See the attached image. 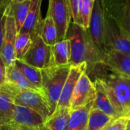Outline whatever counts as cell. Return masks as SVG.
I'll list each match as a JSON object with an SVG mask.
<instances>
[{"label": "cell", "mask_w": 130, "mask_h": 130, "mask_svg": "<svg viewBox=\"0 0 130 130\" xmlns=\"http://www.w3.org/2000/svg\"><path fill=\"white\" fill-rule=\"evenodd\" d=\"M5 75H6V66L0 55V86L5 83Z\"/></svg>", "instance_id": "4dcf8cb0"}, {"label": "cell", "mask_w": 130, "mask_h": 130, "mask_svg": "<svg viewBox=\"0 0 130 130\" xmlns=\"http://www.w3.org/2000/svg\"><path fill=\"white\" fill-rule=\"evenodd\" d=\"M11 2H12V1H13V0H11Z\"/></svg>", "instance_id": "8d00e7d4"}, {"label": "cell", "mask_w": 130, "mask_h": 130, "mask_svg": "<svg viewBox=\"0 0 130 130\" xmlns=\"http://www.w3.org/2000/svg\"><path fill=\"white\" fill-rule=\"evenodd\" d=\"M22 130H23V129H22Z\"/></svg>", "instance_id": "ab89813d"}, {"label": "cell", "mask_w": 130, "mask_h": 130, "mask_svg": "<svg viewBox=\"0 0 130 130\" xmlns=\"http://www.w3.org/2000/svg\"><path fill=\"white\" fill-rule=\"evenodd\" d=\"M86 70H87L86 62H83L76 66H71L69 73L64 84L56 108H60V107L70 108V101L74 89L81 75L84 72H85Z\"/></svg>", "instance_id": "7c38bea8"}, {"label": "cell", "mask_w": 130, "mask_h": 130, "mask_svg": "<svg viewBox=\"0 0 130 130\" xmlns=\"http://www.w3.org/2000/svg\"><path fill=\"white\" fill-rule=\"evenodd\" d=\"M94 98L95 88L94 82L85 72L81 75L74 89L70 101V110L84 107L93 102Z\"/></svg>", "instance_id": "30bf717a"}, {"label": "cell", "mask_w": 130, "mask_h": 130, "mask_svg": "<svg viewBox=\"0 0 130 130\" xmlns=\"http://www.w3.org/2000/svg\"><path fill=\"white\" fill-rule=\"evenodd\" d=\"M30 4V0H25L21 2H18L13 0L10 3V5L6 8L7 11L9 14H11L14 18L15 26L18 34L21 29L24 23V21L27 18Z\"/></svg>", "instance_id": "44dd1931"}, {"label": "cell", "mask_w": 130, "mask_h": 130, "mask_svg": "<svg viewBox=\"0 0 130 130\" xmlns=\"http://www.w3.org/2000/svg\"><path fill=\"white\" fill-rule=\"evenodd\" d=\"M5 9L6 8H3L0 9V51L2 49L4 34H5V21H6Z\"/></svg>", "instance_id": "f546056e"}, {"label": "cell", "mask_w": 130, "mask_h": 130, "mask_svg": "<svg viewBox=\"0 0 130 130\" xmlns=\"http://www.w3.org/2000/svg\"><path fill=\"white\" fill-rule=\"evenodd\" d=\"M8 6V5L6 3V2L5 0H0V9L3 8H7Z\"/></svg>", "instance_id": "d6a6232c"}, {"label": "cell", "mask_w": 130, "mask_h": 130, "mask_svg": "<svg viewBox=\"0 0 130 130\" xmlns=\"http://www.w3.org/2000/svg\"><path fill=\"white\" fill-rule=\"evenodd\" d=\"M70 43L67 38L52 46V67L69 65Z\"/></svg>", "instance_id": "ffe728a7"}, {"label": "cell", "mask_w": 130, "mask_h": 130, "mask_svg": "<svg viewBox=\"0 0 130 130\" xmlns=\"http://www.w3.org/2000/svg\"><path fill=\"white\" fill-rule=\"evenodd\" d=\"M69 1H70V0H69Z\"/></svg>", "instance_id": "f35d334b"}, {"label": "cell", "mask_w": 130, "mask_h": 130, "mask_svg": "<svg viewBox=\"0 0 130 130\" xmlns=\"http://www.w3.org/2000/svg\"><path fill=\"white\" fill-rule=\"evenodd\" d=\"M21 128H22L23 130H46L43 128V127H40V128H37V129H27V128H24V127H21Z\"/></svg>", "instance_id": "836d02e7"}, {"label": "cell", "mask_w": 130, "mask_h": 130, "mask_svg": "<svg viewBox=\"0 0 130 130\" xmlns=\"http://www.w3.org/2000/svg\"><path fill=\"white\" fill-rule=\"evenodd\" d=\"M102 130H130V117H118L113 118Z\"/></svg>", "instance_id": "83f0119b"}, {"label": "cell", "mask_w": 130, "mask_h": 130, "mask_svg": "<svg viewBox=\"0 0 130 130\" xmlns=\"http://www.w3.org/2000/svg\"><path fill=\"white\" fill-rule=\"evenodd\" d=\"M104 37L107 52L117 50L130 55V40L124 35L116 21L104 11Z\"/></svg>", "instance_id": "8992f818"}, {"label": "cell", "mask_w": 130, "mask_h": 130, "mask_svg": "<svg viewBox=\"0 0 130 130\" xmlns=\"http://www.w3.org/2000/svg\"><path fill=\"white\" fill-rule=\"evenodd\" d=\"M88 31L92 41L98 51L102 56L107 53V49L104 37V9L100 0H95L91 16Z\"/></svg>", "instance_id": "ba28073f"}, {"label": "cell", "mask_w": 130, "mask_h": 130, "mask_svg": "<svg viewBox=\"0 0 130 130\" xmlns=\"http://www.w3.org/2000/svg\"><path fill=\"white\" fill-rule=\"evenodd\" d=\"M101 63L110 70L130 78V55L111 50L104 56Z\"/></svg>", "instance_id": "5bb4252c"}, {"label": "cell", "mask_w": 130, "mask_h": 130, "mask_svg": "<svg viewBox=\"0 0 130 130\" xmlns=\"http://www.w3.org/2000/svg\"><path fill=\"white\" fill-rule=\"evenodd\" d=\"M113 118L98 109L91 110L87 130H102Z\"/></svg>", "instance_id": "cb8c5ba5"}, {"label": "cell", "mask_w": 130, "mask_h": 130, "mask_svg": "<svg viewBox=\"0 0 130 130\" xmlns=\"http://www.w3.org/2000/svg\"><path fill=\"white\" fill-rule=\"evenodd\" d=\"M44 43L49 46H54L59 42L57 28L53 18L46 14V18L42 21L39 34Z\"/></svg>", "instance_id": "7402d4cb"}, {"label": "cell", "mask_w": 130, "mask_h": 130, "mask_svg": "<svg viewBox=\"0 0 130 130\" xmlns=\"http://www.w3.org/2000/svg\"><path fill=\"white\" fill-rule=\"evenodd\" d=\"M70 67V65H66L40 69L42 91L49 103L51 114L56 109Z\"/></svg>", "instance_id": "277c9868"}, {"label": "cell", "mask_w": 130, "mask_h": 130, "mask_svg": "<svg viewBox=\"0 0 130 130\" xmlns=\"http://www.w3.org/2000/svg\"><path fill=\"white\" fill-rule=\"evenodd\" d=\"M93 82L95 88V98L92 109L100 110L113 118L118 117L119 115L115 110L110 98L101 81L98 78H94V81Z\"/></svg>", "instance_id": "9a60e30c"}, {"label": "cell", "mask_w": 130, "mask_h": 130, "mask_svg": "<svg viewBox=\"0 0 130 130\" xmlns=\"http://www.w3.org/2000/svg\"><path fill=\"white\" fill-rule=\"evenodd\" d=\"M5 83L11 85L19 88L30 89L43 93L40 89L32 85L14 65L6 67V75Z\"/></svg>", "instance_id": "d6986e66"}, {"label": "cell", "mask_w": 130, "mask_h": 130, "mask_svg": "<svg viewBox=\"0 0 130 130\" xmlns=\"http://www.w3.org/2000/svg\"><path fill=\"white\" fill-rule=\"evenodd\" d=\"M14 104L2 91H0V125L12 122Z\"/></svg>", "instance_id": "d4e9b609"}, {"label": "cell", "mask_w": 130, "mask_h": 130, "mask_svg": "<svg viewBox=\"0 0 130 130\" xmlns=\"http://www.w3.org/2000/svg\"><path fill=\"white\" fill-rule=\"evenodd\" d=\"M94 1L95 0H83L82 2L78 25L85 29H88Z\"/></svg>", "instance_id": "4316f807"}, {"label": "cell", "mask_w": 130, "mask_h": 130, "mask_svg": "<svg viewBox=\"0 0 130 130\" xmlns=\"http://www.w3.org/2000/svg\"><path fill=\"white\" fill-rule=\"evenodd\" d=\"M33 36L28 33H18L16 37L14 50L16 59L22 60L24 55L29 50L32 40Z\"/></svg>", "instance_id": "484cf974"}, {"label": "cell", "mask_w": 130, "mask_h": 130, "mask_svg": "<svg viewBox=\"0 0 130 130\" xmlns=\"http://www.w3.org/2000/svg\"><path fill=\"white\" fill-rule=\"evenodd\" d=\"M91 72L104 85L119 117H130V78L110 70L101 62L86 71Z\"/></svg>", "instance_id": "6da1fadb"}, {"label": "cell", "mask_w": 130, "mask_h": 130, "mask_svg": "<svg viewBox=\"0 0 130 130\" xmlns=\"http://www.w3.org/2000/svg\"><path fill=\"white\" fill-rule=\"evenodd\" d=\"M55 22L57 28L58 39L61 41L66 38L68 28L72 22V14L69 0H49L47 14Z\"/></svg>", "instance_id": "9c48e42d"}, {"label": "cell", "mask_w": 130, "mask_h": 130, "mask_svg": "<svg viewBox=\"0 0 130 130\" xmlns=\"http://www.w3.org/2000/svg\"><path fill=\"white\" fill-rule=\"evenodd\" d=\"M93 103L94 101L84 107L71 110L68 130H87L88 116Z\"/></svg>", "instance_id": "ac0fdd59"}, {"label": "cell", "mask_w": 130, "mask_h": 130, "mask_svg": "<svg viewBox=\"0 0 130 130\" xmlns=\"http://www.w3.org/2000/svg\"><path fill=\"white\" fill-rule=\"evenodd\" d=\"M14 66L23 73L25 78L35 87L40 89L42 91L41 88V70L33 67L22 60L16 59ZM43 92V91H42Z\"/></svg>", "instance_id": "603a6c76"}, {"label": "cell", "mask_w": 130, "mask_h": 130, "mask_svg": "<svg viewBox=\"0 0 130 130\" xmlns=\"http://www.w3.org/2000/svg\"><path fill=\"white\" fill-rule=\"evenodd\" d=\"M5 11L6 21L5 27V34L2 49L0 51V55L5 64V66L8 67L14 65L16 60L14 44L18 31L16 29L14 17L11 14H9L6 9Z\"/></svg>", "instance_id": "8fae6325"}, {"label": "cell", "mask_w": 130, "mask_h": 130, "mask_svg": "<svg viewBox=\"0 0 130 130\" xmlns=\"http://www.w3.org/2000/svg\"><path fill=\"white\" fill-rule=\"evenodd\" d=\"M43 0H30L27 18L19 33H28L33 37L39 34L41 20V6Z\"/></svg>", "instance_id": "2e32d148"}, {"label": "cell", "mask_w": 130, "mask_h": 130, "mask_svg": "<svg viewBox=\"0 0 130 130\" xmlns=\"http://www.w3.org/2000/svg\"><path fill=\"white\" fill-rule=\"evenodd\" d=\"M104 11L119 25L130 40V0H100Z\"/></svg>", "instance_id": "52a82bcc"}, {"label": "cell", "mask_w": 130, "mask_h": 130, "mask_svg": "<svg viewBox=\"0 0 130 130\" xmlns=\"http://www.w3.org/2000/svg\"><path fill=\"white\" fill-rule=\"evenodd\" d=\"M70 112V108H56L46 120L43 128L46 130H68Z\"/></svg>", "instance_id": "e0dca14e"}, {"label": "cell", "mask_w": 130, "mask_h": 130, "mask_svg": "<svg viewBox=\"0 0 130 130\" xmlns=\"http://www.w3.org/2000/svg\"><path fill=\"white\" fill-rule=\"evenodd\" d=\"M45 121L40 114L29 107L18 105L14 107L12 122L19 126L27 129L40 128L43 126Z\"/></svg>", "instance_id": "4fadbf2b"}, {"label": "cell", "mask_w": 130, "mask_h": 130, "mask_svg": "<svg viewBox=\"0 0 130 130\" xmlns=\"http://www.w3.org/2000/svg\"><path fill=\"white\" fill-rule=\"evenodd\" d=\"M5 1L6 2V3H7L8 5H10V3L11 2V0H5Z\"/></svg>", "instance_id": "e575fe53"}, {"label": "cell", "mask_w": 130, "mask_h": 130, "mask_svg": "<svg viewBox=\"0 0 130 130\" xmlns=\"http://www.w3.org/2000/svg\"><path fill=\"white\" fill-rule=\"evenodd\" d=\"M82 2L83 0H70L69 1L71 14H72V22L77 24H78V22H79V17H80Z\"/></svg>", "instance_id": "f1b7e54d"}, {"label": "cell", "mask_w": 130, "mask_h": 130, "mask_svg": "<svg viewBox=\"0 0 130 130\" xmlns=\"http://www.w3.org/2000/svg\"><path fill=\"white\" fill-rule=\"evenodd\" d=\"M22 61L39 69L52 67V46L46 44L39 34L35 35Z\"/></svg>", "instance_id": "5b68a950"}, {"label": "cell", "mask_w": 130, "mask_h": 130, "mask_svg": "<svg viewBox=\"0 0 130 130\" xmlns=\"http://www.w3.org/2000/svg\"><path fill=\"white\" fill-rule=\"evenodd\" d=\"M0 130H22V128L11 122L7 124L0 125Z\"/></svg>", "instance_id": "1f68e13d"}, {"label": "cell", "mask_w": 130, "mask_h": 130, "mask_svg": "<svg viewBox=\"0 0 130 130\" xmlns=\"http://www.w3.org/2000/svg\"><path fill=\"white\" fill-rule=\"evenodd\" d=\"M0 91H1V89H0Z\"/></svg>", "instance_id": "74e56055"}, {"label": "cell", "mask_w": 130, "mask_h": 130, "mask_svg": "<svg viewBox=\"0 0 130 130\" xmlns=\"http://www.w3.org/2000/svg\"><path fill=\"white\" fill-rule=\"evenodd\" d=\"M0 89L14 105L29 107L40 114L45 120L51 115L50 107L43 93L30 89L19 88L7 83L1 85Z\"/></svg>", "instance_id": "3957f363"}, {"label": "cell", "mask_w": 130, "mask_h": 130, "mask_svg": "<svg viewBox=\"0 0 130 130\" xmlns=\"http://www.w3.org/2000/svg\"><path fill=\"white\" fill-rule=\"evenodd\" d=\"M14 1H16L18 2H23V1H25V0H14Z\"/></svg>", "instance_id": "d590c367"}, {"label": "cell", "mask_w": 130, "mask_h": 130, "mask_svg": "<svg viewBox=\"0 0 130 130\" xmlns=\"http://www.w3.org/2000/svg\"><path fill=\"white\" fill-rule=\"evenodd\" d=\"M66 38L69 40L70 43V66L86 62L87 70H88L102 62V56L95 47L88 29H85L72 21Z\"/></svg>", "instance_id": "7a4b0ae2"}]
</instances>
